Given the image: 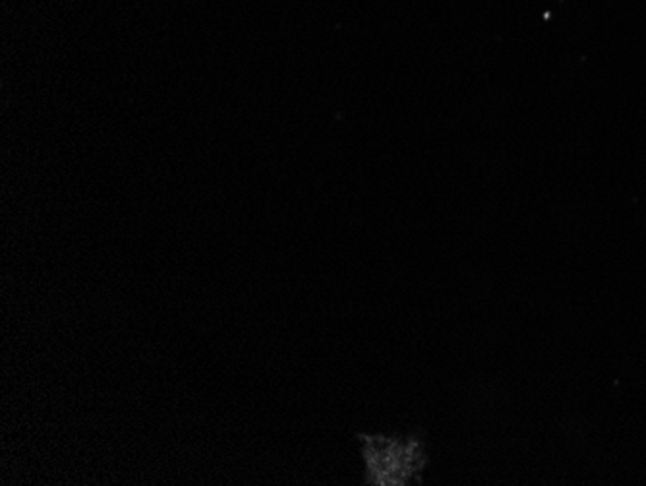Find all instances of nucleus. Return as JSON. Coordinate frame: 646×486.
Segmentation results:
<instances>
[{
	"instance_id": "1",
	"label": "nucleus",
	"mask_w": 646,
	"mask_h": 486,
	"mask_svg": "<svg viewBox=\"0 0 646 486\" xmlns=\"http://www.w3.org/2000/svg\"><path fill=\"white\" fill-rule=\"evenodd\" d=\"M364 454L374 485H404L420 467V451L414 443L370 438Z\"/></svg>"
}]
</instances>
